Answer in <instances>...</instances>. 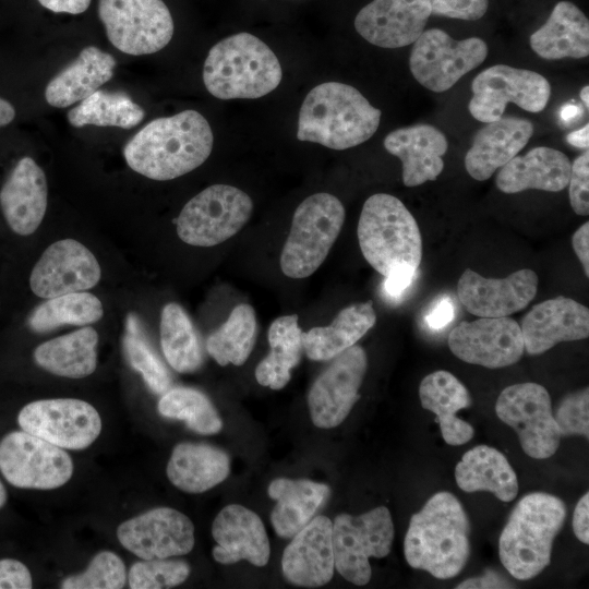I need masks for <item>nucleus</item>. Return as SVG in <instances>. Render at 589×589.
I'll return each mask as SVG.
<instances>
[{"label":"nucleus","mask_w":589,"mask_h":589,"mask_svg":"<svg viewBox=\"0 0 589 589\" xmlns=\"http://www.w3.org/2000/svg\"><path fill=\"white\" fill-rule=\"evenodd\" d=\"M214 135L196 110L157 118L144 125L123 147L135 172L153 180L181 177L201 166L211 155Z\"/></svg>","instance_id":"obj_1"},{"label":"nucleus","mask_w":589,"mask_h":589,"mask_svg":"<svg viewBox=\"0 0 589 589\" xmlns=\"http://www.w3.org/2000/svg\"><path fill=\"white\" fill-rule=\"evenodd\" d=\"M407 563L438 579L457 576L470 556V521L460 501L441 491L410 518L404 541Z\"/></svg>","instance_id":"obj_2"},{"label":"nucleus","mask_w":589,"mask_h":589,"mask_svg":"<svg viewBox=\"0 0 589 589\" xmlns=\"http://www.w3.org/2000/svg\"><path fill=\"white\" fill-rule=\"evenodd\" d=\"M381 116V110L353 86L325 82L305 96L297 139L332 149H347L368 141L376 132Z\"/></svg>","instance_id":"obj_3"},{"label":"nucleus","mask_w":589,"mask_h":589,"mask_svg":"<svg viewBox=\"0 0 589 589\" xmlns=\"http://www.w3.org/2000/svg\"><path fill=\"white\" fill-rule=\"evenodd\" d=\"M566 515L564 502L545 492H532L519 500L498 541L500 560L514 578L528 580L548 567L553 541Z\"/></svg>","instance_id":"obj_4"},{"label":"nucleus","mask_w":589,"mask_h":589,"mask_svg":"<svg viewBox=\"0 0 589 589\" xmlns=\"http://www.w3.org/2000/svg\"><path fill=\"white\" fill-rule=\"evenodd\" d=\"M281 77V67L273 50L245 32L214 45L203 68L206 89L224 100L263 97L279 85Z\"/></svg>","instance_id":"obj_5"},{"label":"nucleus","mask_w":589,"mask_h":589,"mask_svg":"<svg viewBox=\"0 0 589 589\" xmlns=\"http://www.w3.org/2000/svg\"><path fill=\"white\" fill-rule=\"evenodd\" d=\"M357 236L365 261L382 276L397 268L417 271L422 259L418 224L404 203L386 193L363 204Z\"/></svg>","instance_id":"obj_6"},{"label":"nucleus","mask_w":589,"mask_h":589,"mask_svg":"<svg viewBox=\"0 0 589 589\" xmlns=\"http://www.w3.org/2000/svg\"><path fill=\"white\" fill-rule=\"evenodd\" d=\"M345 207L333 194L315 193L293 213L280 255V268L290 278L312 275L325 261L345 221Z\"/></svg>","instance_id":"obj_7"},{"label":"nucleus","mask_w":589,"mask_h":589,"mask_svg":"<svg viewBox=\"0 0 589 589\" xmlns=\"http://www.w3.org/2000/svg\"><path fill=\"white\" fill-rule=\"evenodd\" d=\"M253 202L242 190L214 184L193 196L177 219L179 238L194 247H213L225 242L248 223Z\"/></svg>","instance_id":"obj_8"},{"label":"nucleus","mask_w":589,"mask_h":589,"mask_svg":"<svg viewBox=\"0 0 589 589\" xmlns=\"http://www.w3.org/2000/svg\"><path fill=\"white\" fill-rule=\"evenodd\" d=\"M332 539L335 569L354 585H366L372 576L369 558H381L390 552V512L378 506L359 516L339 514L333 521Z\"/></svg>","instance_id":"obj_9"},{"label":"nucleus","mask_w":589,"mask_h":589,"mask_svg":"<svg viewBox=\"0 0 589 589\" xmlns=\"http://www.w3.org/2000/svg\"><path fill=\"white\" fill-rule=\"evenodd\" d=\"M98 16L109 41L132 56L157 52L173 35L172 16L163 0H98Z\"/></svg>","instance_id":"obj_10"},{"label":"nucleus","mask_w":589,"mask_h":589,"mask_svg":"<svg viewBox=\"0 0 589 589\" xmlns=\"http://www.w3.org/2000/svg\"><path fill=\"white\" fill-rule=\"evenodd\" d=\"M486 56L488 45L479 37L456 40L440 28H430L413 43L409 69L419 84L442 93L478 68Z\"/></svg>","instance_id":"obj_11"},{"label":"nucleus","mask_w":589,"mask_h":589,"mask_svg":"<svg viewBox=\"0 0 589 589\" xmlns=\"http://www.w3.org/2000/svg\"><path fill=\"white\" fill-rule=\"evenodd\" d=\"M495 412L515 430L529 457L545 459L557 450L562 435L544 386L533 382L507 386L496 399Z\"/></svg>","instance_id":"obj_12"},{"label":"nucleus","mask_w":589,"mask_h":589,"mask_svg":"<svg viewBox=\"0 0 589 589\" xmlns=\"http://www.w3.org/2000/svg\"><path fill=\"white\" fill-rule=\"evenodd\" d=\"M471 89L469 112L484 123L502 118L508 103L529 112H540L551 96V85L542 74L506 64H495L480 72Z\"/></svg>","instance_id":"obj_13"},{"label":"nucleus","mask_w":589,"mask_h":589,"mask_svg":"<svg viewBox=\"0 0 589 589\" xmlns=\"http://www.w3.org/2000/svg\"><path fill=\"white\" fill-rule=\"evenodd\" d=\"M0 471L13 486L52 490L73 474V461L63 448L25 431H13L0 441Z\"/></svg>","instance_id":"obj_14"},{"label":"nucleus","mask_w":589,"mask_h":589,"mask_svg":"<svg viewBox=\"0 0 589 589\" xmlns=\"http://www.w3.org/2000/svg\"><path fill=\"white\" fill-rule=\"evenodd\" d=\"M17 422L23 431L63 449H84L101 432L98 411L75 398L32 401L21 409Z\"/></svg>","instance_id":"obj_15"},{"label":"nucleus","mask_w":589,"mask_h":589,"mask_svg":"<svg viewBox=\"0 0 589 589\" xmlns=\"http://www.w3.org/2000/svg\"><path fill=\"white\" fill-rule=\"evenodd\" d=\"M368 368L365 351L352 346L332 359L330 364L312 384L308 405L317 428L339 425L359 399V388Z\"/></svg>","instance_id":"obj_16"},{"label":"nucleus","mask_w":589,"mask_h":589,"mask_svg":"<svg viewBox=\"0 0 589 589\" xmlns=\"http://www.w3.org/2000/svg\"><path fill=\"white\" fill-rule=\"evenodd\" d=\"M117 538L124 549L143 560L185 555L195 542L190 518L170 507H156L123 521Z\"/></svg>","instance_id":"obj_17"},{"label":"nucleus","mask_w":589,"mask_h":589,"mask_svg":"<svg viewBox=\"0 0 589 589\" xmlns=\"http://www.w3.org/2000/svg\"><path fill=\"white\" fill-rule=\"evenodd\" d=\"M448 347L460 360L489 369L515 364L525 351L520 325L508 316L459 323L448 335Z\"/></svg>","instance_id":"obj_18"},{"label":"nucleus","mask_w":589,"mask_h":589,"mask_svg":"<svg viewBox=\"0 0 589 589\" xmlns=\"http://www.w3.org/2000/svg\"><path fill=\"white\" fill-rule=\"evenodd\" d=\"M100 277L95 255L81 242L63 239L44 251L31 273L29 286L37 297L50 299L91 289Z\"/></svg>","instance_id":"obj_19"},{"label":"nucleus","mask_w":589,"mask_h":589,"mask_svg":"<svg viewBox=\"0 0 589 589\" xmlns=\"http://www.w3.org/2000/svg\"><path fill=\"white\" fill-rule=\"evenodd\" d=\"M539 277L521 268L505 278H486L467 268L457 284L466 310L479 317H503L525 309L534 298Z\"/></svg>","instance_id":"obj_20"},{"label":"nucleus","mask_w":589,"mask_h":589,"mask_svg":"<svg viewBox=\"0 0 589 589\" xmlns=\"http://www.w3.org/2000/svg\"><path fill=\"white\" fill-rule=\"evenodd\" d=\"M432 14L429 0H373L354 19V28L366 41L382 48L413 44Z\"/></svg>","instance_id":"obj_21"},{"label":"nucleus","mask_w":589,"mask_h":589,"mask_svg":"<svg viewBox=\"0 0 589 589\" xmlns=\"http://www.w3.org/2000/svg\"><path fill=\"white\" fill-rule=\"evenodd\" d=\"M333 521L326 516L313 517L285 548L281 568L292 585L316 588L334 575Z\"/></svg>","instance_id":"obj_22"},{"label":"nucleus","mask_w":589,"mask_h":589,"mask_svg":"<svg viewBox=\"0 0 589 589\" xmlns=\"http://www.w3.org/2000/svg\"><path fill=\"white\" fill-rule=\"evenodd\" d=\"M520 329L525 350L541 354L563 341L589 336V310L584 304L558 296L532 306L522 317Z\"/></svg>","instance_id":"obj_23"},{"label":"nucleus","mask_w":589,"mask_h":589,"mask_svg":"<svg viewBox=\"0 0 589 589\" xmlns=\"http://www.w3.org/2000/svg\"><path fill=\"white\" fill-rule=\"evenodd\" d=\"M212 534L216 541L214 560L232 564L245 560L262 567L268 563L271 548L265 526L251 509L231 504L224 507L213 521Z\"/></svg>","instance_id":"obj_24"},{"label":"nucleus","mask_w":589,"mask_h":589,"mask_svg":"<svg viewBox=\"0 0 589 589\" xmlns=\"http://www.w3.org/2000/svg\"><path fill=\"white\" fill-rule=\"evenodd\" d=\"M47 202L44 170L33 158H21L0 190V207L9 227L20 236L32 235L44 219Z\"/></svg>","instance_id":"obj_25"},{"label":"nucleus","mask_w":589,"mask_h":589,"mask_svg":"<svg viewBox=\"0 0 589 589\" xmlns=\"http://www.w3.org/2000/svg\"><path fill=\"white\" fill-rule=\"evenodd\" d=\"M384 147L400 159L404 184L417 187L441 175L448 143L437 128L416 124L388 133L384 139Z\"/></svg>","instance_id":"obj_26"},{"label":"nucleus","mask_w":589,"mask_h":589,"mask_svg":"<svg viewBox=\"0 0 589 589\" xmlns=\"http://www.w3.org/2000/svg\"><path fill=\"white\" fill-rule=\"evenodd\" d=\"M533 124L515 117L488 122L474 135L465 156V168L470 177L484 181L513 159L528 143Z\"/></svg>","instance_id":"obj_27"},{"label":"nucleus","mask_w":589,"mask_h":589,"mask_svg":"<svg viewBox=\"0 0 589 589\" xmlns=\"http://www.w3.org/2000/svg\"><path fill=\"white\" fill-rule=\"evenodd\" d=\"M572 164L561 151L538 146L524 156H515L497 172L495 184L507 194L534 189L546 192L564 190Z\"/></svg>","instance_id":"obj_28"},{"label":"nucleus","mask_w":589,"mask_h":589,"mask_svg":"<svg viewBox=\"0 0 589 589\" xmlns=\"http://www.w3.org/2000/svg\"><path fill=\"white\" fill-rule=\"evenodd\" d=\"M116 64L110 53L95 46L85 47L73 62L48 82L47 103L65 108L82 101L112 77Z\"/></svg>","instance_id":"obj_29"},{"label":"nucleus","mask_w":589,"mask_h":589,"mask_svg":"<svg viewBox=\"0 0 589 589\" xmlns=\"http://www.w3.org/2000/svg\"><path fill=\"white\" fill-rule=\"evenodd\" d=\"M419 397L422 407L436 416L447 444L462 445L472 438V425L456 416L471 406V397L455 375L444 370L430 373L420 383Z\"/></svg>","instance_id":"obj_30"},{"label":"nucleus","mask_w":589,"mask_h":589,"mask_svg":"<svg viewBox=\"0 0 589 589\" xmlns=\"http://www.w3.org/2000/svg\"><path fill=\"white\" fill-rule=\"evenodd\" d=\"M530 47L548 60L588 57V17L569 1L557 2L546 22L530 36Z\"/></svg>","instance_id":"obj_31"},{"label":"nucleus","mask_w":589,"mask_h":589,"mask_svg":"<svg viewBox=\"0 0 589 589\" xmlns=\"http://www.w3.org/2000/svg\"><path fill=\"white\" fill-rule=\"evenodd\" d=\"M267 493L276 501L271 513L274 530L279 537L288 539L313 518L328 498L330 490L324 483L306 479L278 478L271 482Z\"/></svg>","instance_id":"obj_32"},{"label":"nucleus","mask_w":589,"mask_h":589,"mask_svg":"<svg viewBox=\"0 0 589 589\" xmlns=\"http://www.w3.org/2000/svg\"><path fill=\"white\" fill-rule=\"evenodd\" d=\"M167 477L179 490L205 492L223 482L230 472L228 455L214 446L180 443L172 449Z\"/></svg>","instance_id":"obj_33"},{"label":"nucleus","mask_w":589,"mask_h":589,"mask_svg":"<svg viewBox=\"0 0 589 589\" xmlns=\"http://www.w3.org/2000/svg\"><path fill=\"white\" fill-rule=\"evenodd\" d=\"M376 322L371 300L344 308L328 326L302 333L303 351L314 361L332 360L354 346Z\"/></svg>","instance_id":"obj_34"},{"label":"nucleus","mask_w":589,"mask_h":589,"mask_svg":"<svg viewBox=\"0 0 589 589\" xmlns=\"http://www.w3.org/2000/svg\"><path fill=\"white\" fill-rule=\"evenodd\" d=\"M455 479L465 492H491L502 502L513 501L518 493L515 470L500 450L488 445L464 454L455 467Z\"/></svg>","instance_id":"obj_35"},{"label":"nucleus","mask_w":589,"mask_h":589,"mask_svg":"<svg viewBox=\"0 0 589 589\" xmlns=\"http://www.w3.org/2000/svg\"><path fill=\"white\" fill-rule=\"evenodd\" d=\"M97 342V332L86 326L40 344L34 351V360L55 375L83 378L96 370Z\"/></svg>","instance_id":"obj_36"},{"label":"nucleus","mask_w":589,"mask_h":589,"mask_svg":"<svg viewBox=\"0 0 589 589\" xmlns=\"http://www.w3.org/2000/svg\"><path fill=\"white\" fill-rule=\"evenodd\" d=\"M298 315H284L268 328L269 353L257 364L255 378L262 386L278 390L291 378V369L301 360L303 344Z\"/></svg>","instance_id":"obj_37"},{"label":"nucleus","mask_w":589,"mask_h":589,"mask_svg":"<svg viewBox=\"0 0 589 589\" xmlns=\"http://www.w3.org/2000/svg\"><path fill=\"white\" fill-rule=\"evenodd\" d=\"M159 332L163 353L175 371L190 373L201 368L204 358L197 333L179 304L163 308Z\"/></svg>","instance_id":"obj_38"},{"label":"nucleus","mask_w":589,"mask_h":589,"mask_svg":"<svg viewBox=\"0 0 589 589\" xmlns=\"http://www.w3.org/2000/svg\"><path fill=\"white\" fill-rule=\"evenodd\" d=\"M145 117V111L122 92L96 91L68 111L69 123L75 128L87 124L131 129Z\"/></svg>","instance_id":"obj_39"},{"label":"nucleus","mask_w":589,"mask_h":589,"mask_svg":"<svg viewBox=\"0 0 589 589\" xmlns=\"http://www.w3.org/2000/svg\"><path fill=\"white\" fill-rule=\"evenodd\" d=\"M256 337V316L248 303L238 304L227 321L206 340L208 354L220 365H242Z\"/></svg>","instance_id":"obj_40"},{"label":"nucleus","mask_w":589,"mask_h":589,"mask_svg":"<svg viewBox=\"0 0 589 589\" xmlns=\"http://www.w3.org/2000/svg\"><path fill=\"white\" fill-rule=\"evenodd\" d=\"M104 315L100 300L85 291L47 299L28 317V326L36 333H46L62 325L84 326L96 323Z\"/></svg>","instance_id":"obj_41"},{"label":"nucleus","mask_w":589,"mask_h":589,"mask_svg":"<svg viewBox=\"0 0 589 589\" xmlns=\"http://www.w3.org/2000/svg\"><path fill=\"white\" fill-rule=\"evenodd\" d=\"M157 408L163 417L184 421L189 429L199 434H216L223 428L209 398L192 387L169 388L161 395Z\"/></svg>","instance_id":"obj_42"},{"label":"nucleus","mask_w":589,"mask_h":589,"mask_svg":"<svg viewBox=\"0 0 589 589\" xmlns=\"http://www.w3.org/2000/svg\"><path fill=\"white\" fill-rule=\"evenodd\" d=\"M123 348L130 365L142 375L153 393L163 395L170 388V375L147 340L143 338L140 322L134 314H129L127 318Z\"/></svg>","instance_id":"obj_43"},{"label":"nucleus","mask_w":589,"mask_h":589,"mask_svg":"<svg viewBox=\"0 0 589 589\" xmlns=\"http://www.w3.org/2000/svg\"><path fill=\"white\" fill-rule=\"evenodd\" d=\"M127 581L125 565L111 551H101L91 561L87 568L77 575L64 578L62 589H120Z\"/></svg>","instance_id":"obj_44"},{"label":"nucleus","mask_w":589,"mask_h":589,"mask_svg":"<svg viewBox=\"0 0 589 589\" xmlns=\"http://www.w3.org/2000/svg\"><path fill=\"white\" fill-rule=\"evenodd\" d=\"M189 575L190 566L183 561L143 560L131 566L128 582L132 589L171 588L182 584Z\"/></svg>","instance_id":"obj_45"},{"label":"nucleus","mask_w":589,"mask_h":589,"mask_svg":"<svg viewBox=\"0 0 589 589\" xmlns=\"http://www.w3.org/2000/svg\"><path fill=\"white\" fill-rule=\"evenodd\" d=\"M554 419L562 436L581 435L589 437V390L588 387L572 393L560 404Z\"/></svg>","instance_id":"obj_46"},{"label":"nucleus","mask_w":589,"mask_h":589,"mask_svg":"<svg viewBox=\"0 0 589 589\" xmlns=\"http://www.w3.org/2000/svg\"><path fill=\"white\" fill-rule=\"evenodd\" d=\"M569 202L577 215L589 214V153L579 155L570 167L568 184Z\"/></svg>","instance_id":"obj_47"},{"label":"nucleus","mask_w":589,"mask_h":589,"mask_svg":"<svg viewBox=\"0 0 589 589\" xmlns=\"http://www.w3.org/2000/svg\"><path fill=\"white\" fill-rule=\"evenodd\" d=\"M432 14L464 21L480 20L489 0H429Z\"/></svg>","instance_id":"obj_48"},{"label":"nucleus","mask_w":589,"mask_h":589,"mask_svg":"<svg viewBox=\"0 0 589 589\" xmlns=\"http://www.w3.org/2000/svg\"><path fill=\"white\" fill-rule=\"evenodd\" d=\"M32 586L26 565L13 558L0 560V589H29Z\"/></svg>","instance_id":"obj_49"},{"label":"nucleus","mask_w":589,"mask_h":589,"mask_svg":"<svg viewBox=\"0 0 589 589\" xmlns=\"http://www.w3.org/2000/svg\"><path fill=\"white\" fill-rule=\"evenodd\" d=\"M417 271L411 268H397L385 276L383 292L390 300H399L411 286Z\"/></svg>","instance_id":"obj_50"},{"label":"nucleus","mask_w":589,"mask_h":589,"mask_svg":"<svg viewBox=\"0 0 589 589\" xmlns=\"http://www.w3.org/2000/svg\"><path fill=\"white\" fill-rule=\"evenodd\" d=\"M455 317V306L449 297L440 298L425 315L429 328L440 330L446 327Z\"/></svg>","instance_id":"obj_51"},{"label":"nucleus","mask_w":589,"mask_h":589,"mask_svg":"<svg viewBox=\"0 0 589 589\" xmlns=\"http://www.w3.org/2000/svg\"><path fill=\"white\" fill-rule=\"evenodd\" d=\"M575 536L585 544L589 543V493L586 492L576 504L573 515Z\"/></svg>","instance_id":"obj_52"},{"label":"nucleus","mask_w":589,"mask_h":589,"mask_svg":"<svg viewBox=\"0 0 589 589\" xmlns=\"http://www.w3.org/2000/svg\"><path fill=\"white\" fill-rule=\"evenodd\" d=\"M457 589L474 588H513L512 584L501 574L488 569L478 577L468 578L456 587Z\"/></svg>","instance_id":"obj_53"},{"label":"nucleus","mask_w":589,"mask_h":589,"mask_svg":"<svg viewBox=\"0 0 589 589\" xmlns=\"http://www.w3.org/2000/svg\"><path fill=\"white\" fill-rule=\"evenodd\" d=\"M572 244L586 276H589V223L582 224L573 235Z\"/></svg>","instance_id":"obj_54"},{"label":"nucleus","mask_w":589,"mask_h":589,"mask_svg":"<svg viewBox=\"0 0 589 589\" xmlns=\"http://www.w3.org/2000/svg\"><path fill=\"white\" fill-rule=\"evenodd\" d=\"M44 8L55 13L80 14L87 10L91 0H37Z\"/></svg>","instance_id":"obj_55"},{"label":"nucleus","mask_w":589,"mask_h":589,"mask_svg":"<svg viewBox=\"0 0 589 589\" xmlns=\"http://www.w3.org/2000/svg\"><path fill=\"white\" fill-rule=\"evenodd\" d=\"M567 142L578 148L588 149V143H589V125L588 123L580 128L579 130H576L572 133H569L566 137Z\"/></svg>","instance_id":"obj_56"},{"label":"nucleus","mask_w":589,"mask_h":589,"mask_svg":"<svg viewBox=\"0 0 589 589\" xmlns=\"http://www.w3.org/2000/svg\"><path fill=\"white\" fill-rule=\"evenodd\" d=\"M15 117V109L11 103L0 97V128L9 124Z\"/></svg>","instance_id":"obj_57"},{"label":"nucleus","mask_w":589,"mask_h":589,"mask_svg":"<svg viewBox=\"0 0 589 589\" xmlns=\"http://www.w3.org/2000/svg\"><path fill=\"white\" fill-rule=\"evenodd\" d=\"M578 113V107L573 105L565 106L561 111V118L565 121L573 120Z\"/></svg>","instance_id":"obj_58"},{"label":"nucleus","mask_w":589,"mask_h":589,"mask_svg":"<svg viewBox=\"0 0 589 589\" xmlns=\"http://www.w3.org/2000/svg\"><path fill=\"white\" fill-rule=\"evenodd\" d=\"M588 95H589V86L586 85L581 88L580 93H579V96H580V99L581 101L584 103L585 107L588 108L589 107V98H588Z\"/></svg>","instance_id":"obj_59"},{"label":"nucleus","mask_w":589,"mask_h":589,"mask_svg":"<svg viewBox=\"0 0 589 589\" xmlns=\"http://www.w3.org/2000/svg\"><path fill=\"white\" fill-rule=\"evenodd\" d=\"M7 491L2 482L0 481V509L4 506L7 502Z\"/></svg>","instance_id":"obj_60"}]
</instances>
